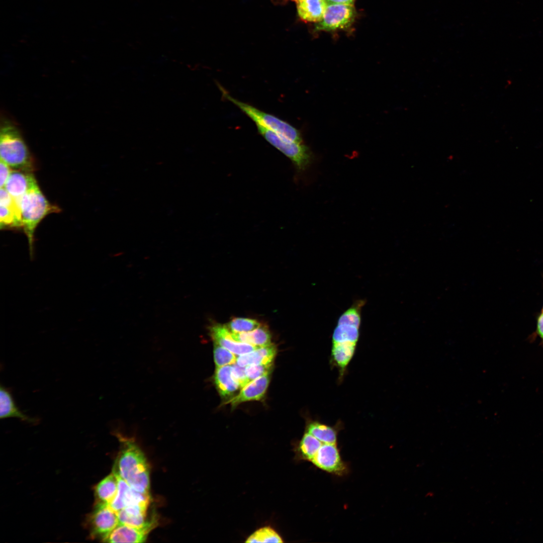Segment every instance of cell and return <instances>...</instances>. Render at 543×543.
Listing matches in <instances>:
<instances>
[{"label":"cell","mask_w":543,"mask_h":543,"mask_svg":"<svg viewBox=\"0 0 543 543\" xmlns=\"http://www.w3.org/2000/svg\"><path fill=\"white\" fill-rule=\"evenodd\" d=\"M294 451L298 461L310 462L326 473L344 477L349 473V466L342 457L338 443L322 441L305 431Z\"/></svg>","instance_id":"cell-1"},{"label":"cell","mask_w":543,"mask_h":543,"mask_svg":"<svg viewBox=\"0 0 543 543\" xmlns=\"http://www.w3.org/2000/svg\"><path fill=\"white\" fill-rule=\"evenodd\" d=\"M0 226L1 229L22 227L20 211L0 206Z\"/></svg>","instance_id":"cell-26"},{"label":"cell","mask_w":543,"mask_h":543,"mask_svg":"<svg viewBox=\"0 0 543 543\" xmlns=\"http://www.w3.org/2000/svg\"><path fill=\"white\" fill-rule=\"evenodd\" d=\"M213 352L216 368L236 363L237 355L216 343H214Z\"/></svg>","instance_id":"cell-28"},{"label":"cell","mask_w":543,"mask_h":543,"mask_svg":"<svg viewBox=\"0 0 543 543\" xmlns=\"http://www.w3.org/2000/svg\"><path fill=\"white\" fill-rule=\"evenodd\" d=\"M12 168L4 161H0V187L4 188L12 171Z\"/></svg>","instance_id":"cell-31"},{"label":"cell","mask_w":543,"mask_h":543,"mask_svg":"<svg viewBox=\"0 0 543 543\" xmlns=\"http://www.w3.org/2000/svg\"><path fill=\"white\" fill-rule=\"evenodd\" d=\"M147 470H149L148 465L141 449L133 441H124L115 462L113 472L127 481Z\"/></svg>","instance_id":"cell-6"},{"label":"cell","mask_w":543,"mask_h":543,"mask_svg":"<svg viewBox=\"0 0 543 543\" xmlns=\"http://www.w3.org/2000/svg\"><path fill=\"white\" fill-rule=\"evenodd\" d=\"M1 160L15 170L32 172L33 159L16 125L11 121H2L0 131Z\"/></svg>","instance_id":"cell-2"},{"label":"cell","mask_w":543,"mask_h":543,"mask_svg":"<svg viewBox=\"0 0 543 543\" xmlns=\"http://www.w3.org/2000/svg\"><path fill=\"white\" fill-rule=\"evenodd\" d=\"M359 335V328L346 324H337L332 334V342L357 343Z\"/></svg>","instance_id":"cell-23"},{"label":"cell","mask_w":543,"mask_h":543,"mask_svg":"<svg viewBox=\"0 0 543 543\" xmlns=\"http://www.w3.org/2000/svg\"><path fill=\"white\" fill-rule=\"evenodd\" d=\"M148 506L130 505L117 512L119 523L131 526L142 527L154 522L147 520Z\"/></svg>","instance_id":"cell-19"},{"label":"cell","mask_w":543,"mask_h":543,"mask_svg":"<svg viewBox=\"0 0 543 543\" xmlns=\"http://www.w3.org/2000/svg\"><path fill=\"white\" fill-rule=\"evenodd\" d=\"M356 346V343L353 342H332L331 363L338 368L340 379L354 355Z\"/></svg>","instance_id":"cell-14"},{"label":"cell","mask_w":543,"mask_h":543,"mask_svg":"<svg viewBox=\"0 0 543 543\" xmlns=\"http://www.w3.org/2000/svg\"><path fill=\"white\" fill-rule=\"evenodd\" d=\"M231 373L233 379L239 385L240 389L249 383L245 373V367H240L236 363L232 365Z\"/></svg>","instance_id":"cell-30"},{"label":"cell","mask_w":543,"mask_h":543,"mask_svg":"<svg viewBox=\"0 0 543 543\" xmlns=\"http://www.w3.org/2000/svg\"><path fill=\"white\" fill-rule=\"evenodd\" d=\"M365 303L363 300L355 302L340 315L337 324H346L359 328L361 323V310Z\"/></svg>","instance_id":"cell-24"},{"label":"cell","mask_w":543,"mask_h":543,"mask_svg":"<svg viewBox=\"0 0 543 543\" xmlns=\"http://www.w3.org/2000/svg\"><path fill=\"white\" fill-rule=\"evenodd\" d=\"M258 132L271 145L291 159L299 171L305 170L312 163L313 155L302 143L287 140L274 132L256 124Z\"/></svg>","instance_id":"cell-5"},{"label":"cell","mask_w":543,"mask_h":543,"mask_svg":"<svg viewBox=\"0 0 543 543\" xmlns=\"http://www.w3.org/2000/svg\"><path fill=\"white\" fill-rule=\"evenodd\" d=\"M218 86L222 97L236 106L252 119L255 124L260 125L287 140L299 143L303 142L300 131L288 123L233 98L222 86L218 85Z\"/></svg>","instance_id":"cell-4"},{"label":"cell","mask_w":543,"mask_h":543,"mask_svg":"<svg viewBox=\"0 0 543 543\" xmlns=\"http://www.w3.org/2000/svg\"><path fill=\"white\" fill-rule=\"evenodd\" d=\"M37 186L32 172L12 169L4 188L15 199H18Z\"/></svg>","instance_id":"cell-13"},{"label":"cell","mask_w":543,"mask_h":543,"mask_svg":"<svg viewBox=\"0 0 543 543\" xmlns=\"http://www.w3.org/2000/svg\"><path fill=\"white\" fill-rule=\"evenodd\" d=\"M210 334L214 343L228 349L237 355L250 352L258 348L250 344L234 340L231 332L225 325H213L209 328Z\"/></svg>","instance_id":"cell-11"},{"label":"cell","mask_w":543,"mask_h":543,"mask_svg":"<svg viewBox=\"0 0 543 543\" xmlns=\"http://www.w3.org/2000/svg\"><path fill=\"white\" fill-rule=\"evenodd\" d=\"M277 354V347L273 343L237 356L236 364L242 367L251 365L273 364Z\"/></svg>","instance_id":"cell-17"},{"label":"cell","mask_w":543,"mask_h":543,"mask_svg":"<svg viewBox=\"0 0 543 543\" xmlns=\"http://www.w3.org/2000/svg\"><path fill=\"white\" fill-rule=\"evenodd\" d=\"M542 312H543V307H542Z\"/></svg>","instance_id":"cell-34"},{"label":"cell","mask_w":543,"mask_h":543,"mask_svg":"<svg viewBox=\"0 0 543 543\" xmlns=\"http://www.w3.org/2000/svg\"><path fill=\"white\" fill-rule=\"evenodd\" d=\"M269 374L265 375L251 381L241 388L237 395L230 398L224 404H229L232 409H234L243 402L260 400L264 397L268 388L270 380Z\"/></svg>","instance_id":"cell-10"},{"label":"cell","mask_w":543,"mask_h":543,"mask_svg":"<svg viewBox=\"0 0 543 543\" xmlns=\"http://www.w3.org/2000/svg\"><path fill=\"white\" fill-rule=\"evenodd\" d=\"M341 428L342 425L340 423L331 426L318 420H312L307 423L306 431L322 441L338 443V435Z\"/></svg>","instance_id":"cell-20"},{"label":"cell","mask_w":543,"mask_h":543,"mask_svg":"<svg viewBox=\"0 0 543 543\" xmlns=\"http://www.w3.org/2000/svg\"><path fill=\"white\" fill-rule=\"evenodd\" d=\"M231 333L234 340L250 344L258 347L266 346L272 344L270 334L265 326L260 325L251 331L231 332Z\"/></svg>","instance_id":"cell-21"},{"label":"cell","mask_w":543,"mask_h":543,"mask_svg":"<svg viewBox=\"0 0 543 543\" xmlns=\"http://www.w3.org/2000/svg\"><path fill=\"white\" fill-rule=\"evenodd\" d=\"M87 522L92 537L103 540L120 523L117 512L108 504L100 503H96Z\"/></svg>","instance_id":"cell-7"},{"label":"cell","mask_w":543,"mask_h":543,"mask_svg":"<svg viewBox=\"0 0 543 543\" xmlns=\"http://www.w3.org/2000/svg\"><path fill=\"white\" fill-rule=\"evenodd\" d=\"M232 365L216 368L214 382L220 396L230 398L238 389L239 385L233 379L231 373Z\"/></svg>","instance_id":"cell-15"},{"label":"cell","mask_w":543,"mask_h":543,"mask_svg":"<svg viewBox=\"0 0 543 543\" xmlns=\"http://www.w3.org/2000/svg\"><path fill=\"white\" fill-rule=\"evenodd\" d=\"M296 2L299 17L307 22H320L328 4L326 0H297Z\"/></svg>","instance_id":"cell-18"},{"label":"cell","mask_w":543,"mask_h":543,"mask_svg":"<svg viewBox=\"0 0 543 543\" xmlns=\"http://www.w3.org/2000/svg\"><path fill=\"white\" fill-rule=\"evenodd\" d=\"M294 1H297V0H294Z\"/></svg>","instance_id":"cell-35"},{"label":"cell","mask_w":543,"mask_h":543,"mask_svg":"<svg viewBox=\"0 0 543 543\" xmlns=\"http://www.w3.org/2000/svg\"><path fill=\"white\" fill-rule=\"evenodd\" d=\"M15 200L20 209L22 227L31 244L40 221L49 214L59 212L60 209L48 201L38 185Z\"/></svg>","instance_id":"cell-3"},{"label":"cell","mask_w":543,"mask_h":543,"mask_svg":"<svg viewBox=\"0 0 543 543\" xmlns=\"http://www.w3.org/2000/svg\"><path fill=\"white\" fill-rule=\"evenodd\" d=\"M10 417H16L30 423H36L38 422L37 418L29 417L23 413L16 404L10 391L1 385L0 418L5 419Z\"/></svg>","instance_id":"cell-16"},{"label":"cell","mask_w":543,"mask_h":543,"mask_svg":"<svg viewBox=\"0 0 543 543\" xmlns=\"http://www.w3.org/2000/svg\"><path fill=\"white\" fill-rule=\"evenodd\" d=\"M536 332L543 341V312L539 314L536 322Z\"/></svg>","instance_id":"cell-32"},{"label":"cell","mask_w":543,"mask_h":543,"mask_svg":"<svg viewBox=\"0 0 543 543\" xmlns=\"http://www.w3.org/2000/svg\"><path fill=\"white\" fill-rule=\"evenodd\" d=\"M245 542H283L279 534L270 526H264L249 535Z\"/></svg>","instance_id":"cell-25"},{"label":"cell","mask_w":543,"mask_h":543,"mask_svg":"<svg viewBox=\"0 0 543 543\" xmlns=\"http://www.w3.org/2000/svg\"><path fill=\"white\" fill-rule=\"evenodd\" d=\"M118 478L112 472L101 481L96 486V503L110 505L117 492Z\"/></svg>","instance_id":"cell-22"},{"label":"cell","mask_w":543,"mask_h":543,"mask_svg":"<svg viewBox=\"0 0 543 543\" xmlns=\"http://www.w3.org/2000/svg\"><path fill=\"white\" fill-rule=\"evenodd\" d=\"M156 522L142 527L119 523L103 540L109 542H143Z\"/></svg>","instance_id":"cell-12"},{"label":"cell","mask_w":543,"mask_h":543,"mask_svg":"<svg viewBox=\"0 0 543 543\" xmlns=\"http://www.w3.org/2000/svg\"><path fill=\"white\" fill-rule=\"evenodd\" d=\"M328 4H352L354 0H326Z\"/></svg>","instance_id":"cell-33"},{"label":"cell","mask_w":543,"mask_h":543,"mask_svg":"<svg viewBox=\"0 0 543 543\" xmlns=\"http://www.w3.org/2000/svg\"><path fill=\"white\" fill-rule=\"evenodd\" d=\"M118 487L117 494L110 504V507L116 512L125 507L134 505L148 506L150 495L139 493L133 490L122 478L118 477Z\"/></svg>","instance_id":"cell-9"},{"label":"cell","mask_w":543,"mask_h":543,"mask_svg":"<svg viewBox=\"0 0 543 543\" xmlns=\"http://www.w3.org/2000/svg\"><path fill=\"white\" fill-rule=\"evenodd\" d=\"M355 10L352 4H327L317 30L332 31L346 28L354 20Z\"/></svg>","instance_id":"cell-8"},{"label":"cell","mask_w":543,"mask_h":543,"mask_svg":"<svg viewBox=\"0 0 543 543\" xmlns=\"http://www.w3.org/2000/svg\"><path fill=\"white\" fill-rule=\"evenodd\" d=\"M273 364L251 365L245 367V373L248 382L265 375L270 374Z\"/></svg>","instance_id":"cell-29"},{"label":"cell","mask_w":543,"mask_h":543,"mask_svg":"<svg viewBox=\"0 0 543 543\" xmlns=\"http://www.w3.org/2000/svg\"><path fill=\"white\" fill-rule=\"evenodd\" d=\"M232 332H249L261 325L257 320L246 318H235L225 325Z\"/></svg>","instance_id":"cell-27"}]
</instances>
